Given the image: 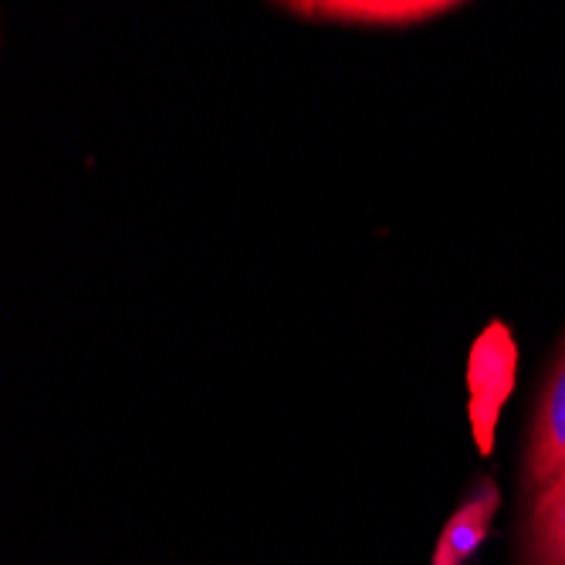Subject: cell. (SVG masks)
<instances>
[{"instance_id": "cell-1", "label": "cell", "mask_w": 565, "mask_h": 565, "mask_svg": "<svg viewBox=\"0 0 565 565\" xmlns=\"http://www.w3.org/2000/svg\"><path fill=\"white\" fill-rule=\"evenodd\" d=\"M519 345L504 322H491L471 345L468 355V417L478 450L488 457L494 450V430L501 409L515 390Z\"/></svg>"}, {"instance_id": "cell-2", "label": "cell", "mask_w": 565, "mask_h": 565, "mask_svg": "<svg viewBox=\"0 0 565 565\" xmlns=\"http://www.w3.org/2000/svg\"><path fill=\"white\" fill-rule=\"evenodd\" d=\"M565 471V345L542 393V406L532 427V444L525 457V484L545 488Z\"/></svg>"}, {"instance_id": "cell-3", "label": "cell", "mask_w": 565, "mask_h": 565, "mask_svg": "<svg viewBox=\"0 0 565 565\" xmlns=\"http://www.w3.org/2000/svg\"><path fill=\"white\" fill-rule=\"evenodd\" d=\"M301 18L363 24V28H409L427 18L454 11L444 0H319V4H288Z\"/></svg>"}, {"instance_id": "cell-4", "label": "cell", "mask_w": 565, "mask_h": 565, "mask_svg": "<svg viewBox=\"0 0 565 565\" xmlns=\"http://www.w3.org/2000/svg\"><path fill=\"white\" fill-rule=\"evenodd\" d=\"M498 504H501L498 484L481 481L471 491V498L444 522V532H440V539L434 545L430 565H465L475 555V548L488 539L491 522L498 515Z\"/></svg>"}, {"instance_id": "cell-5", "label": "cell", "mask_w": 565, "mask_h": 565, "mask_svg": "<svg viewBox=\"0 0 565 565\" xmlns=\"http://www.w3.org/2000/svg\"><path fill=\"white\" fill-rule=\"evenodd\" d=\"M529 565H565V471L555 475L532 504L529 519Z\"/></svg>"}]
</instances>
